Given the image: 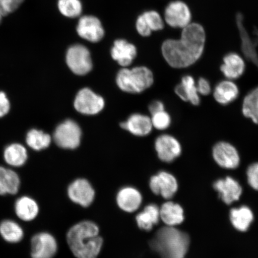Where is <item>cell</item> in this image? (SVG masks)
Masks as SVG:
<instances>
[{
	"label": "cell",
	"mask_w": 258,
	"mask_h": 258,
	"mask_svg": "<svg viewBox=\"0 0 258 258\" xmlns=\"http://www.w3.org/2000/svg\"><path fill=\"white\" fill-rule=\"evenodd\" d=\"M206 34L201 24L191 22L182 30L177 39H167L161 46L166 62L173 69H187L201 59L204 53Z\"/></svg>",
	"instance_id": "obj_1"
},
{
	"label": "cell",
	"mask_w": 258,
	"mask_h": 258,
	"mask_svg": "<svg viewBox=\"0 0 258 258\" xmlns=\"http://www.w3.org/2000/svg\"><path fill=\"white\" fill-rule=\"evenodd\" d=\"M68 244L77 258H97L103 246L99 228L94 222L84 221L71 228L67 235Z\"/></svg>",
	"instance_id": "obj_2"
},
{
	"label": "cell",
	"mask_w": 258,
	"mask_h": 258,
	"mask_svg": "<svg viewBox=\"0 0 258 258\" xmlns=\"http://www.w3.org/2000/svg\"><path fill=\"white\" fill-rule=\"evenodd\" d=\"M189 244L188 234L169 226L161 228L150 242L151 249L161 258H185Z\"/></svg>",
	"instance_id": "obj_3"
},
{
	"label": "cell",
	"mask_w": 258,
	"mask_h": 258,
	"mask_svg": "<svg viewBox=\"0 0 258 258\" xmlns=\"http://www.w3.org/2000/svg\"><path fill=\"white\" fill-rule=\"evenodd\" d=\"M116 83L122 91L129 93H140L150 88L154 83V75L145 67L132 69L124 68L119 71Z\"/></svg>",
	"instance_id": "obj_4"
},
{
	"label": "cell",
	"mask_w": 258,
	"mask_h": 258,
	"mask_svg": "<svg viewBox=\"0 0 258 258\" xmlns=\"http://www.w3.org/2000/svg\"><path fill=\"white\" fill-rule=\"evenodd\" d=\"M82 131L75 121L67 120L56 127L53 140L58 147L63 149H76L80 144Z\"/></svg>",
	"instance_id": "obj_5"
},
{
	"label": "cell",
	"mask_w": 258,
	"mask_h": 258,
	"mask_svg": "<svg viewBox=\"0 0 258 258\" xmlns=\"http://www.w3.org/2000/svg\"><path fill=\"white\" fill-rule=\"evenodd\" d=\"M192 19L191 9L181 0L171 2L164 11V22L171 28L182 30L192 22Z\"/></svg>",
	"instance_id": "obj_6"
},
{
	"label": "cell",
	"mask_w": 258,
	"mask_h": 258,
	"mask_svg": "<svg viewBox=\"0 0 258 258\" xmlns=\"http://www.w3.org/2000/svg\"><path fill=\"white\" fill-rule=\"evenodd\" d=\"M66 61L70 69L76 75L85 76L92 69L90 51L83 45L75 44L70 47L67 51Z\"/></svg>",
	"instance_id": "obj_7"
},
{
	"label": "cell",
	"mask_w": 258,
	"mask_h": 258,
	"mask_svg": "<svg viewBox=\"0 0 258 258\" xmlns=\"http://www.w3.org/2000/svg\"><path fill=\"white\" fill-rule=\"evenodd\" d=\"M74 108L81 114L92 115L101 112L105 106L104 99L89 88L80 90L74 102Z\"/></svg>",
	"instance_id": "obj_8"
},
{
	"label": "cell",
	"mask_w": 258,
	"mask_h": 258,
	"mask_svg": "<svg viewBox=\"0 0 258 258\" xmlns=\"http://www.w3.org/2000/svg\"><path fill=\"white\" fill-rule=\"evenodd\" d=\"M212 156L216 163L222 168L235 169L240 163V157L237 148L227 141H219L212 149Z\"/></svg>",
	"instance_id": "obj_9"
},
{
	"label": "cell",
	"mask_w": 258,
	"mask_h": 258,
	"mask_svg": "<svg viewBox=\"0 0 258 258\" xmlns=\"http://www.w3.org/2000/svg\"><path fill=\"white\" fill-rule=\"evenodd\" d=\"M155 149L159 159L165 163H172L182 154V147L179 141L169 134L160 135L155 141Z\"/></svg>",
	"instance_id": "obj_10"
},
{
	"label": "cell",
	"mask_w": 258,
	"mask_h": 258,
	"mask_svg": "<svg viewBox=\"0 0 258 258\" xmlns=\"http://www.w3.org/2000/svg\"><path fill=\"white\" fill-rule=\"evenodd\" d=\"M31 244L32 258H53L57 252V244L55 238L46 232L34 235Z\"/></svg>",
	"instance_id": "obj_11"
},
{
	"label": "cell",
	"mask_w": 258,
	"mask_h": 258,
	"mask_svg": "<svg viewBox=\"0 0 258 258\" xmlns=\"http://www.w3.org/2000/svg\"><path fill=\"white\" fill-rule=\"evenodd\" d=\"M150 187L155 195L162 196L165 199H170L177 192L178 184L175 176L172 174L161 171L157 175L151 177Z\"/></svg>",
	"instance_id": "obj_12"
},
{
	"label": "cell",
	"mask_w": 258,
	"mask_h": 258,
	"mask_svg": "<svg viewBox=\"0 0 258 258\" xmlns=\"http://www.w3.org/2000/svg\"><path fill=\"white\" fill-rule=\"evenodd\" d=\"M68 195L72 202L87 208L94 201L95 192L88 180L78 179L69 186Z\"/></svg>",
	"instance_id": "obj_13"
},
{
	"label": "cell",
	"mask_w": 258,
	"mask_h": 258,
	"mask_svg": "<svg viewBox=\"0 0 258 258\" xmlns=\"http://www.w3.org/2000/svg\"><path fill=\"white\" fill-rule=\"evenodd\" d=\"M80 37L92 43H98L104 36L105 31L101 22L93 16H84L80 19L77 27Z\"/></svg>",
	"instance_id": "obj_14"
},
{
	"label": "cell",
	"mask_w": 258,
	"mask_h": 258,
	"mask_svg": "<svg viewBox=\"0 0 258 258\" xmlns=\"http://www.w3.org/2000/svg\"><path fill=\"white\" fill-rule=\"evenodd\" d=\"M213 186L222 201L228 205L238 201L243 192L240 183L230 176L216 180Z\"/></svg>",
	"instance_id": "obj_15"
},
{
	"label": "cell",
	"mask_w": 258,
	"mask_h": 258,
	"mask_svg": "<svg viewBox=\"0 0 258 258\" xmlns=\"http://www.w3.org/2000/svg\"><path fill=\"white\" fill-rule=\"evenodd\" d=\"M246 68V62L240 54L230 52L224 57L220 70L226 79L234 81L243 75Z\"/></svg>",
	"instance_id": "obj_16"
},
{
	"label": "cell",
	"mask_w": 258,
	"mask_h": 258,
	"mask_svg": "<svg viewBox=\"0 0 258 258\" xmlns=\"http://www.w3.org/2000/svg\"><path fill=\"white\" fill-rule=\"evenodd\" d=\"M164 23V19L159 12L148 11L139 16L136 24L137 30L142 36L148 37L153 31L162 30Z\"/></svg>",
	"instance_id": "obj_17"
},
{
	"label": "cell",
	"mask_w": 258,
	"mask_h": 258,
	"mask_svg": "<svg viewBox=\"0 0 258 258\" xmlns=\"http://www.w3.org/2000/svg\"><path fill=\"white\" fill-rule=\"evenodd\" d=\"M212 93L216 102L222 105H227L238 98L240 89L234 81L225 79L216 85Z\"/></svg>",
	"instance_id": "obj_18"
},
{
	"label": "cell",
	"mask_w": 258,
	"mask_h": 258,
	"mask_svg": "<svg viewBox=\"0 0 258 258\" xmlns=\"http://www.w3.org/2000/svg\"><path fill=\"white\" fill-rule=\"evenodd\" d=\"M175 92L182 101L189 102L192 105L198 106L201 104V95L197 89L196 82L191 75L182 77L181 81L175 88Z\"/></svg>",
	"instance_id": "obj_19"
},
{
	"label": "cell",
	"mask_w": 258,
	"mask_h": 258,
	"mask_svg": "<svg viewBox=\"0 0 258 258\" xmlns=\"http://www.w3.org/2000/svg\"><path fill=\"white\" fill-rule=\"evenodd\" d=\"M120 126L138 137L147 136L153 128L151 117L141 114H132L126 121L120 124Z\"/></svg>",
	"instance_id": "obj_20"
},
{
	"label": "cell",
	"mask_w": 258,
	"mask_h": 258,
	"mask_svg": "<svg viewBox=\"0 0 258 258\" xmlns=\"http://www.w3.org/2000/svg\"><path fill=\"white\" fill-rule=\"evenodd\" d=\"M112 59L117 61L122 67H127L133 62L137 56V48L127 41L117 40L111 48Z\"/></svg>",
	"instance_id": "obj_21"
},
{
	"label": "cell",
	"mask_w": 258,
	"mask_h": 258,
	"mask_svg": "<svg viewBox=\"0 0 258 258\" xmlns=\"http://www.w3.org/2000/svg\"><path fill=\"white\" fill-rule=\"evenodd\" d=\"M143 201L141 194L134 187H124L117 195V205L122 211L128 213L137 211Z\"/></svg>",
	"instance_id": "obj_22"
},
{
	"label": "cell",
	"mask_w": 258,
	"mask_h": 258,
	"mask_svg": "<svg viewBox=\"0 0 258 258\" xmlns=\"http://www.w3.org/2000/svg\"><path fill=\"white\" fill-rule=\"evenodd\" d=\"M16 216L26 222L33 221L39 213V206L36 201L28 196H22L16 201L15 205Z\"/></svg>",
	"instance_id": "obj_23"
},
{
	"label": "cell",
	"mask_w": 258,
	"mask_h": 258,
	"mask_svg": "<svg viewBox=\"0 0 258 258\" xmlns=\"http://www.w3.org/2000/svg\"><path fill=\"white\" fill-rule=\"evenodd\" d=\"M20 186L21 179L17 173L0 166V195H15L18 192Z\"/></svg>",
	"instance_id": "obj_24"
},
{
	"label": "cell",
	"mask_w": 258,
	"mask_h": 258,
	"mask_svg": "<svg viewBox=\"0 0 258 258\" xmlns=\"http://www.w3.org/2000/svg\"><path fill=\"white\" fill-rule=\"evenodd\" d=\"M3 158L10 166L20 167L27 163L28 158V151L24 145L12 143L5 148Z\"/></svg>",
	"instance_id": "obj_25"
},
{
	"label": "cell",
	"mask_w": 258,
	"mask_h": 258,
	"mask_svg": "<svg viewBox=\"0 0 258 258\" xmlns=\"http://www.w3.org/2000/svg\"><path fill=\"white\" fill-rule=\"evenodd\" d=\"M160 217L164 223L169 227H175L184 221L182 208L172 202H167L161 206Z\"/></svg>",
	"instance_id": "obj_26"
},
{
	"label": "cell",
	"mask_w": 258,
	"mask_h": 258,
	"mask_svg": "<svg viewBox=\"0 0 258 258\" xmlns=\"http://www.w3.org/2000/svg\"><path fill=\"white\" fill-rule=\"evenodd\" d=\"M232 225L237 230L241 232L247 231L254 219L251 210L246 206L232 209L230 213Z\"/></svg>",
	"instance_id": "obj_27"
},
{
	"label": "cell",
	"mask_w": 258,
	"mask_h": 258,
	"mask_svg": "<svg viewBox=\"0 0 258 258\" xmlns=\"http://www.w3.org/2000/svg\"><path fill=\"white\" fill-rule=\"evenodd\" d=\"M160 219V209L156 205L150 204L137 216L136 221L141 230L150 231L159 223Z\"/></svg>",
	"instance_id": "obj_28"
},
{
	"label": "cell",
	"mask_w": 258,
	"mask_h": 258,
	"mask_svg": "<svg viewBox=\"0 0 258 258\" xmlns=\"http://www.w3.org/2000/svg\"><path fill=\"white\" fill-rule=\"evenodd\" d=\"M242 114L258 125V86L245 96L241 106Z\"/></svg>",
	"instance_id": "obj_29"
},
{
	"label": "cell",
	"mask_w": 258,
	"mask_h": 258,
	"mask_svg": "<svg viewBox=\"0 0 258 258\" xmlns=\"http://www.w3.org/2000/svg\"><path fill=\"white\" fill-rule=\"evenodd\" d=\"M0 234L8 243H17L23 239L24 232L17 222L8 219L0 224Z\"/></svg>",
	"instance_id": "obj_30"
},
{
	"label": "cell",
	"mask_w": 258,
	"mask_h": 258,
	"mask_svg": "<svg viewBox=\"0 0 258 258\" xmlns=\"http://www.w3.org/2000/svg\"><path fill=\"white\" fill-rule=\"evenodd\" d=\"M25 141L28 146L32 150L40 151L50 146L51 137L43 131L32 128L26 135Z\"/></svg>",
	"instance_id": "obj_31"
},
{
	"label": "cell",
	"mask_w": 258,
	"mask_h": 258,
	"mask_svg": "<svg viewBox=\"0 0 258 258\" xmlns=\"http://www.w3.org/2000/svg\"><path fill=\"white\" fill-rule=\"evenodd\" d=\"M57 7L61 14L70 18L78 17L82 13V4L80 0H59Z\"/></svg>",
	"instance_id": "obj_32"
},
{
	"label": "cell",
	"mask_w": 258,
	"mask_h": 258,
	"mask_svg": "<svg viewBox=\"0 0 258 258\" xmlns=\"http://www.w3.org/2000/svg\"><path fill=\"white\" fill-rule=\"evenodd\" d=\"M151 122L154 128L159 131H164L168 128L172 124V118L165 110L157 112L151 115Z\"/></svg>",
	"instance_id": "obj_33"
},
{
	"label": "cell",
	"mask_w": 258,
	"mask_h": 258,
	"mask_svg": "<svg viewBox=\"0 0 258 258\" xmlns=\"http://www.w3.org/2000/svg\"><path fill=\"white\" fill-rule=\"evenodd\" d=\"M24 2L25 0H0V12L6 17L14 14Z\"/></svg>",
	"instance_id": "obj_34"
},
{
	"label": "cell",
	"mask_w": 258,
	"mask_h": 258,
	"mask_svg": "<svg viewBox=\"0 0 258 258\" xmlns=\"http://www.w3.org/2000/svg\"><path fill=\"white\" fill-rule=\"evenodd\" d=\"M247 182L254 189L258 191V163H254L247 169Z\"/></svg>",
	"instance_id": "obj_35"
},
{
	"label": "cell",
	"mask_w": 258,
	"mask_h": 258,
	"mask_svg": "<svg viewBox=\"0 0 258 258\" xmlns=\"http://www.w3.org/2000/svg\"><path fill=\"white\" fill-rule=\"evenodd\" d=\"M11 109V101L6 93L0 91V118L7 115Z\"/></svg>",
	"instance_id": "obj_36"
},
{
	"label": "cell",
	"mask_w": 258,
	"mask_h": 258,
	"mask_svg": "<svg viewBox=\"0 0 258 258\" xmlns=\"http://www.w3.org/2000/svg\"><path fill=\"white\" fill-rule=\"evenodd\" d=\"M196 86L201 96H208L212 92L211 83L209 80L203 77H201L198 82H196Z\"/></svg>",
	"instance_id": "obj_37"
},
{
	"label": "cell",
	"mask_w": 258,
	"mask_h": 258,
	"mask_svg": "<svg viewBox=\"0 0 258 258\" xmlns=\"http://www.w3.org/2000/svg\"><path fill=\"white\" fill-rule=\"evenodd\" d=\"M149 110L151 115L157 112L165 110L163 103L160 101H154L151 103Z\"/></svg>",
	"instance_id": "obj_38"
},
{
	"label": "cell",
	"mask_w": 258,
	"mask_h": 258,
	"mask_svg": "<svg viewBox=\"0 0 258 258\" xmlns=\"http://www.w3.org/2000/svg\"><path fill=\"white\" fill-rule=\"evenodd\" d=\"M4 18V16H3V15L1 14V12H0V25L2 24L3 18Z\"/></svg>",
	"instance_id": "obj_39"
}]
</instances>
